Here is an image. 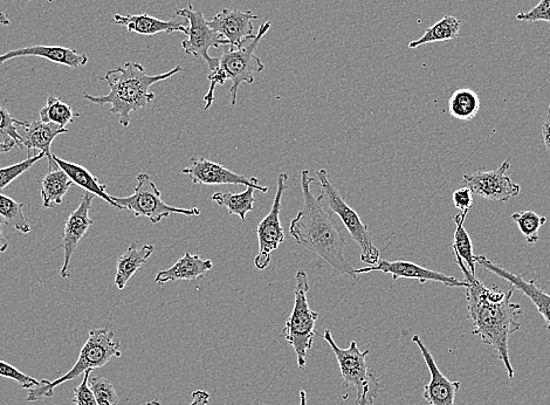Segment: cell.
<instances>
[{"label":"cell","instance_id":"6da1fadb","mask_svg":"<svg viewBox=\"0 0 550 405\" xmlns=\"http://www.w3.org/2000/svg\"><path fill=\"white\" fill-rule=\"evenodd\" d=\"M467 281L466 302L467 319L473 327V334L479 336L484 345L498 353V358L504 363L510 380H514V369L510 359L511 336L520 331L519 319L522 315L521 306L512 302L515 288L501 292L497 286L486 287L467 266L456 259Z\"/></svg>","mask_w":550,"mask_h":405},{"label":"cell","instance_id":"7a4b0ae2","mask_svg":"<svg viewBox=\"0 0 550 405\" xmlns=\"http://www.w3.org/2000/svg\"><path fill=\"white\" fill-rule=\"evenodd\" d=\"M314 178L308 170H302L301 190L304 196V208L290 225V235L295 243L318 256L341 274L359 279L352 265L345 257L346 237L333 214L323 208L318 197L312 194L311 184Z\"/></svg>","mask_w":550,"mask_h":405},{"label":"cell","instance_id":"3957f363","mask_svg":"<svg viewBox=\"0 0 550 405\" xmlns=\"http://www.w3.org/2000/svg\"><path fill=\"white\" fill-rule=\"evenodd\" d=\"M183 71L178 65L167 73L149 75L139 63H127L107 72L102 80L107 81L110 91L107 95L93 96L85 93V99L96 106L110 105L109 113L119 116L123 127L129 128L130 115L146 108L156 98L150 91L151 86L174 77Z\"/></svg>","mask_w":550,"mask_h":405},{"label":"cell","instance_id":"277c9868","mask_svg":"<svg viewBox=\"0 0 550 405\" xmlns=\"http://www.w3.org/2000/svg\"><path fill=\"white\" fill-rule=\"evenodd\" d=\"M121 343L116 339L114 331L109 326L94 329L89 332L88 339L82 347L79 359L75 365L60 379L55 381L45 380L41 386L29 390L27 401L36 402L43 398L53 397L54 389L61 384L78 379L87 372L102 368L108 365L113 358H121Z\"/></svg>","mask_w":550,"mask_h":405},{"label":"cell","instance_id":"5b68a950","mask_svg":"<svg viewBox=\"0 0 550 405\" xmlns=\"http://www.w3.org/2000/svg\"><path fill=\"white\" fill-rule=\"evenodd\" d=\"M316 175H318L319 185L322 190L318 198L323 208L329 210L330 214H334L341 218L349 235L352 236L356 244L359 245L362 250V262L369 266L376 265L381 260V253L373 243V237L370 235L368 226L361 221L357 212L349 207L340 192L335 189L334 185L329 180L328 171L326 169H320Z\"/></svg>","mask_w":550,"mask_h":405},{"label":"cell","instance_id":"8992f818","mask_svg":"<svg viewBox=\"0 0 550 405\" xmlns=\"http://www.w3.org/2000/svg\"><path fill=\"white\" fill-rule=\"evenodd\" d=\"M297 285L294 290V307L290 318L285 322L283 329L284 338L293 347L297 354L298 366L301 370L306 368L308 350L313 347L315 322L319 314L312 311L308 305L307 293L309 281L304 270L297 272Z\"/></svg>","mask_w":550,"mask_h":405},{"label":"cell","instance_id":"52a82bcc","mask_svg":"<svg viewBox=\"0 0 550 405\" xmlns=\"http://www.w3.org/2000/svg\"><path fill=\"white\" fill-rule=\"evenodd\" d=\"M323 339L329 343L336 360H338L343 388L346 390L355 389L356 400L368 398V400L374 402L382 386L374 370L370 368L366 361L370 353L369 349L362 352L356 341L350 342L349 348L341 349L336 345L333 335L328 329L323 334Z\"/></svg>","mask_w":550,"mask_h":405},{"label":"cell","instance_id":"ba28073f","mask_svg":"<svg viewBox=\"0 0 550 405\" xmlns=\"http://www.w3.org/2000/svg\"><path fill=\"white\" fill-rule=\"evenodd\" d=\"M271 26V22L261 25L256 37L247 41L243 46L230 47L219 58L218 70L225 75L226 79L232 81L230 88L232 106H236L237 104L240 85H252L254 74L265 70V65L261 63V60L254 52H256L260 40L270 31Z\"/></svg>","mask_w":550,"mask_h":405},{"label":"cell","instance_id":"9c48e42d","mask_svg":"<svg viewBox=\"0 0 550 405\" xmlns=\"http://www.w3.org/2000/svg\"><path fill=\"white\" fill-rule=\"evenodd\" d=\"M114 201L123 210L133 212L135 217H146L153 224L160 223L170 215H184L188 217L201 216V210L169 207L162 199L161 191L151 180L148 174L137 176V185L134 194L129 197H113Z\"/></svg>","mask_w":550,"mask_h":405},{"label":"cell","instance_id":"30bf717a","mask_svg":"<svg viewBox=\"0 0 550 405\" xmlns=\"http://www.w3.org/2000/svg\"><path fill=\"white\" fill-rule=\"evenodd\" d=\"M177 17L187 19L189 22L188 38L183 40L182 47L189 56L202 58L208 64L209 72L216 70L219 58L210 57L211 47L229 46L228 41L210 29L208 20L205 19L202 11H195L192 8L176 11Z\"/></svg>","mask_w":550,"mask_h":405},{"label":"cell","instance_id":"8fae6325","mask_svg":"<svg viewBox=\"0 0 550 405\" xmlns=\"http://www.w3.org/2000/svg\"><path fill=\"white\" fill-rule=\"evenodd\" d=\"M287 181V174H279L277 194H275L270 214L258 225L259 253L254 259V265L259 271L267 269L271 264L272 253L278 250L280 244L285 240V232L280 223V212L281 202H283V196L287 189Z\"/></svg>","mask_w":550,"mask_h":405},{"label":"cell","instance_id":"7c38bea8","mask_svg":"<svg viewBox=\"0 0 550 405\" xmlns=\"http://www.w3.org/2000/svg\"><path fill=\"white\" fill-rule=\"evenodd\" d=\"M510 168L511 159H507L498 169L466 174L463 178L473 195L487 201L504 203L517 197L521 191L520 185L507 175Z\"/></svg>","mask_w":550,"mask_h":405},{"label":"cell","instance_id":"4fadbf2b","mask_svg":"<svg viewBox=\"0 0 550 405\" xmlns=\"http://www.w3.org/2000/svg\"><path fill=\"white\" fill-rule=\"evenodd\" d=\"M183 175H187L192 182L201 185H245L247 188H253L260 192H268L267 187L260 185L257 177H247L233 173V171L212 162L205 157L191 159L190 166L182 170Z\"/></svg>","mask_w":550,"mask_h":405},{"label":"cell","instance_id":"5bb4252c","mask_svg":"<svg viewBox=\"0 0 550 405\" xmlns=\"http://www.w3.org/2000/svg\"><path fill=\"white\" fill-rule=\"evenodd\" d=\"M94 195L86 192L81 198L79 207L68 216L63 237V243L57 249L64 250V265L61 267V278H70V265L75 250L78 249L81 239L85 237L87 231L93 225L89 211H91Z\"/></svg>","mask_w":550,"mask_h":405},{"label":"cell","instance_id":"9a60e30c","mask_svg":"<svg viewBox=\"0 0 550 405\" xmlns=\"http://www.w3.org/2000/svg\"><path fill=\"white\" fill-rule=\"evenodd\" d=\"M259 16L252 11L223 9L215 17L208 20L210 29L228 41L230 47H240L256 37L253 22Z\"/></svg>","mask_w":550,"mask_h":405},{"label":"cell","instance_id":"2e32d148","mask_svg":"<svg viewBox=\"0 0 550 405\" xmlns=\"http://www.w3.org/2000/svg\"><path fill=\"white\" fill-rule=\"evenodd\" d=\"M357 276L359 274L380 271L385 274H390L394 280L415 279L418 280L421 285H424L426 281H435V283L443 284L448 287H464L466 288L467 281H459L456 278L445 276V274L425 269L423 266H419L411 262H403V260H397V262H388V260H380L376 265L364 267V269H355Z\"/></svg>","mask_w":550,"mask_h":405},{"label":"cell","instance_id":"e0dca14e","mask_svg":"<svg viewBox=\"0 0 550 405\" xmlns=\"http://www.w3.org/2000/svg\"><path fill=\"white\" fill-rule=\"evenodd\" d=\"M476 262L483 266L486 271L503 278L515 290L526 295L533 302L543 320H545L546 328L550 333V294L536 285V279L528 281L524 277L519 276V274L501 269V267L493 264L491 260H488L486 256H476Z\"/></svg>","mask_w":550,"mask_h":405},{"label":"cell","instance_id":"ac0fdd59","mask_svg":"<svg viewBox=\"0 0 550 405\" xmlns=\"http://www.w3.org/2000/svg\"><path fill=\"white\" fill-rule=\"evenodd\" d=\"M423 355L426 366H428L431 380L424 387L425 401L430 405H455L456 395L462 386V383L450 381L440 372L435 359L428 347H426L421 338L416 334L412 338Z\"/></svg>","mask_w":550,"mask_h":405},{"label":"cell","instance_id":"d6986e66","mask_svg":"<svg viewBox=\"0 0 550 405\" xmlns=\"http://www.w3.org/2000/svg\"><path fill=\"white\" fill-rule=\"evenodd\" d=\"M23 57L43 58L51 63L64 65L70 68L84 67L88 63L86 54H80L72 48L63 46H30L18 48V50L9 51L0 54V65L8 63V61Z\"/></svg>","mask_w":550,"mask_h":405},{"label":"cell","instance_id":"ffe728a7","mask_svg":"<svg viewBox=\"0 0 550 405\" xmlns=\"http://www.w3.org/2000/svg\"><path fill=\"white\" fill-rule=\"evenodd\" d=\"M24 130L23 146L29 150V157L36 156L37 151L44 153L48 159V170L58 168L57 162L54 160V155L51 151V146L55 137L67 134L66 128H61L55 123H45L43 121L27 122Z\"/></svg>","mask_w":550,"mask_h":405},{"label":"cell","instance_id":"44dd1931","mask_svg":"<svg viewBox=\"0 0 550 405\" xmlns=\"http://www.w3.org/2000/svg\"><path fill=\"white\" fill-rule=\"evenodd\" d=\"M116 25L125 26L128 32L155 36L158 33L182 32L188 34L189 22H175V20H161L143 13V15H115Z\"/></svg>","mask_w":550,"mask_h":405},{"label":"cell","instance_id":"7402d4cb","mask_svg":"<svg viewBox=\"0 0 550 405\" xmlns=\"http://www.w3.org/2000/svg\"><path fill=\"white\" fill-rule=\"evenodd\" d=\"M212 269L213 263L210 259H202L187 252L170 269L158 272L155 283L163 285L169 283V281L197 280L204 277Z\"/></svg>","mask_w":550,"mask_h":405},{"label":"cell","instance_id":"603a6c76","mask_svg":"<svg viewBox=\"0 0 550 405\" xmlns=\"http://www.w3.org/2000/svg\"><path fill=\"white\" fill-rule=\"evenodd\" d=\"M54 160L57 162L58 166L70 176L75 185L89 192V194L102 198L103 201H106L109 205H112V207L123 210L120 205L114 201L113 197L107 194L106 185L101 184L98 177L89 173L86 168L77 163L61 160L57 156H54Z\"/></svg>","mask_w":550,"mask_h":405},{"label":"cell","instance_id":"cb8c5ba5","mask_svg":"<svg viewBox=\"0 0 550 405\" xmlns=\"http://www.w3.org/2000/svg\"><path fill=\"white\" fill-rule=\"evenodd\" d=\"M154 251L155 247L151 244H146L140 249L137 242H134L128 247L125 255L119 258L118 270H116L115 285L119 290H125L129 280L148 262Z\"/></svg>","mask_w":550,"mask_h":405},{"label":"cell","instance_id":"d4e9b609","mask_svg":"<svg viewBox=\"0 0 550 405\" xmlns=\"http://www.w3.org/2000/svg\"><path fill=\"white\" fill-rule=\"evenodd\" d=\"M73 181L60 167L48 170V174L41 182V198L43 207L52 209L55 205L63 204L64 197L73 185Z\"/></svg>","mask_w":550,"mask_h":405},{"label":"cell","instance_id":"484cf974","mask_svg":"<svg viewBox=\"0 0 550 405\" xmlns=\"http://www.w3.org/2000/svg\"><path fill=\"white\" fill-rule=\"evenodd\" d=\"M254 190L256 189L247 188L244 192H240V194L216 192V194L212 195L211 199L219 207L228 210L229 215L238 216L242 219V222H245L247 214L254 209V203H256V198L253 196Z\"/></svg>","mask_w":550,"mask_h":405},{"label":"cell","instance_id":"4316f807","mask_svg":"<svg viewBox=\"0 0 550 405\" xmlns=\"http://www.w3.org/2000/svg\"><path fill=\"white\" fill-rule=\"evenodd\" d=\"M481 102L479 95L469 88L458 89L449 100V113L459 121H472L477 118Z\"/></svg>","mask_w":550,"mask_h":405},{"label":"cell","instance_id":"83f0119b","mask_svg":"<svg viewBox=\"0 0 550 405\" xmlns=\"http://www.w3.org/2000/svg\"><path fill=\"white\" fill-rule=\"evenodd\" d=\"M466 212H460L459 215L453 217L456 223L455 240H453L452 250L455 253V259L463 262L467 269L476 276V256L473 252L472 239L465 229Z\"/></svg>","mask_w":550,"mask_h":405},{"label":"cell","instance_id":"f1b7e54d","mask_svg":"<svg viewBox=\"0 0 550 405\" xmlns=\"http://www.w3.org/2000/svg\"><path fill=\"white\" fill-rule=\"evenodd\" d=\"M460 27L462 22L453 16H445L442 20L425 31L422 38L411 41L409 48H417L426 44L442 43L460 36Z\"/></svg>","mask_w":550,"mask_h":405},{"label":"cell","instance_id":"f546056e","mask_svg":"<svg viewBox=\"0 0 550 405\" xmlns=\"http://www.w3.org/2000/svg\"><path fill=\"white\" fill-rule=\"evenodd\" d=\"M39 115L40 121L55 123L61 128H66L68 123H73L74 119L79 116L70 105L55 96H50L47 99V104L40 109Z\"/></svg>","mask_w":550,"mask_h":405},{"label":"cell","instance_id":"4dcf8cb0","mask_svg":"<svg viewBox=\"0 0 550 405\" xmlns=\"http://www.w3.org/2000/svg\"><path fill=\"white\" fill-rule=\"evenodd\" d=\"M0 218L6 225L12 226L19 232H31V226L24 214V204L3 194H0Z\"/></svg>","mask_w":550,"mask_h":405},{"label":"cell","instance_id":"1f68e13d","mask_svg":"<svg viewBox=\"0 0 550 405\" xmlns=\"http://www.w3.org/2000/svg\"><path fill=\"white\" fill-rule=\"evenodd\" d=\"M513 222L518 225L528 244H536L540 239V230L547 223L546 217H541L534 211H520L512 215Z\"/></svg>","mask_w":550,"mask_h":405},{"label":"cell","instance_id":"d6a6232c","mask_svg":"<svg viewBox=\"0 0 550 405\" xmlns=\"http://www.w3.org/2000/svg\"><path fill=\"white\" fill-rule=\"evenodd\" d=\"M89 386H91L99 405H119L120 397L116 393L113 383L106 377H91Z\"/></svg>","mask_w":550,"mask_h":405},{"label":"cell","instance_id":"836d02e7","mask_svg":"<svg viewBox=\"0 0 550 405\" xmlns=\"http://www.w3.org/2000/svg\"><path fill=\"white\" fill-rule=\"evenodd\" d=\"M46 157L44 153H39L36 156L27 157L23 162L13 164V166L0 168V190L8 187L9 184L15 182L18 177L29 171L34 164Z\"/></svg>","mask_w":550,"mask_h":405},{"label":"cell","instance_id":"e575fe53","mask_svg":"<svg viewBox=\"0 0 550 405\" xmlns=\"http://www.w3.org/2000/svg\"><path fill=\"white\" fill-rule=\"evenodd\" d=\"M26 125L27 122L13 118L8 109L0 107V136H3L5 141H15L19 148H24L22 135L19 134L18 128Z\"/></svg>","mask_w":550,"mask_h":405},{"label":"cell","instance_id":"d590c367","mask_svg":"<svg viewBox=\"0 0 550 405\" xmlns=\"http://www.w3.org/2000/svg\"><path fill=\"white\" fill-rule=\"evenodd\" d=\"M0 377L16 382L19 384L20 388L26 390L39 387L45 382V380H37L34 379V377L20 372L19 369L2 360H0Z\"/></svg>","mask_w":550,"mask_h":405},{"label":"cell","instance_id":"8d00e7d4","mask_svg":"<svg viewBox=\"0 0 550 405\" xmlns=\"http://www.w3.org/2000/svg\"><path fill=\"white\" fill-rule=\"evenodd\" d=\"M520 22H548L550 23V0H541L531 11L521 12L517 16Z\"/></svg>","mask_w":550,"mask_h":405},{"label":"cell","instance_id":"74e56055","mask_svg":"<svg viewBox=\"0 0 550 405\" xmlns=\"http://www.w3.org/2000/svg\"><path fill=\"white\" fill-rule=\"evenodd\" d=\"M91 373H85L84 380L74 389V405H99L98 401L93 394L91 386H89V379H91Z\"/></svg>","mask_w":550,"mask_h":405},{"label":"cell","instance_id":"f35d334b","mask_svg":"<svg viewBox=\"0 0 550 405\" xmlns=\"http://www.w3.org/2000/svg\"><path fill=\"white\" fill-rule=\"evenodd\" d=\"M473 203V192L470 188H460L453 192V204H455L458 210L469 214V211L473 207Z\"/></svg>","mask_w":550,"mask_h":405},{"label":"cell","instance_id":"ab89813d","mask_svg":"<svg viewBox=\"0 0 550 405\" xmlns=\"http://www.w3.org/2000/svg\"><path fill=\"white\" fill-rule=\"evenodd\" d=\"M191 396L190 405H208L210 401V394L205 390H196Z\"/></svg>","mask_w":550,"mask_h":405},{"label":"cell","instance_id":"60d3db41","mask_svg":"<svg viewBox=\"0 0 550 405\" xmlns=\"http://www.w3.org/2000/svg\"><path fill=\"white\" fill-rule=\"evenodd\" d=\"M541 135H542L543 142H545V146L550 153V105L548 108L546 120L545 122H543V125H542Z\"/></svg>","mask_w":550,"mask_h":405},{"label":"cell","instance_id":"b9f144b4","mask_svg":"<svg viewBox=\"0 0 550 405\" xmlns=\"http://www.w3.org/2000/svg\"><path fill=\"white\" fill-rule=\"evenodd\" d=\"M17 146L15 141L0 142V154L9 153L13 148Z\"/></svg>","mask_w":550,"mask_h":405},{"label":"cell","instance_id":"7bdbcfd3","mask_svg":"<svg viewBox=\"0 0 550 405\" xmlns=\"http://www.w3.org/2000/svg\"><path fill=\"white\" fill-rule=\"evenodd\" d=\"M3 223H4L3 219L0 218V247L5 246V245H9L8 242H6V238H5V235H4Z\"/></svg>","mask_w":550,"mask_h":405},{"label":"cell","instance_id":"ee69618b","mask_svg":"<svg viewBox=\"0 0 550 405\" xmlns=\"http://www.w3.org/2000/svg\"><path fill=\"white\" fill-rule=\"evenodd\" d=\"M0 25L9 26L11 25V20L5 12L0 11Z\"/></svg>","mask_w":550,"mask_h":405},{"label":"cell","instance_id":"f6af8a7d","mask_svg":"<svg viewBox=\"0 0 550 405\" xmlns=\"http://www.w3.org/2000/svg\"><path fill=\"white\" fill-rule=\"evenodd\" d=\"M354 405H374V402H371L368 398H361V400H356Z\"/></svg>","mask_w":550,"mask_h":405},{"label":"cell","instance_id":"bcb514c9","mask_svg":"<svg viewBox=\"0 0 550 405\" xmlns=\"http://www.w3.org/2000/svg\"><path fill=\"white\" fill-rule=\"evenodd\" d=\"M300 405H307V394L305 390L300 391Z\"/></svg>","mask_w":550,"mask_h":405},{"label":"cell","instance_id":"7dc6e473","mask_svg":"<svg viewBox=\"0 0 550 405\" xmlns=\"http://www.w3.org/2000/svg\"><path fill=\"white\" fill-rule=\"evenodd\" d=\"M146 405H162V404L158 401H150Z\"/></svg>","mask_w":550,"mask_h":405},{"label":"cell","instance_id":"c3c4849f","mask_svg":"<svg viewBox=\"0 0 550 405\" xmlns=\"http://www.w3.org/2000/svg\"><path fill=\"white\" fill-rule=\"evenodd\" d=\"M9 245H5V246H2L0 247V253H3L6 251V249H8Z\"/></svg>","mask_w":550,"mask_h":405},{"label":"cell","instance_id":"681fc988","mask_svg":"<svg viewBox=\"0 0 550 405\" xmlns=\"http://www.w3.org/2000/svg\"><path fill=\"white\" fill-rule=\"evenodd\" d=\"M189 8H192L191 0H189Z\"/></svg>","mask_w":550,"mask_h":405},{"label":"cell","instance_id":"f907efd6","mask_svg":"<svg viewBox=\"0 0 550 405\" xmlns=\"http://www.w3.org/2000/svg\"><path fill=\"white\" fill-rule=\"evenodd\" d=\"M299 2H301V0H299Z\"/></svg>","mask_w":550,"mask_h":405}]
</instances>
